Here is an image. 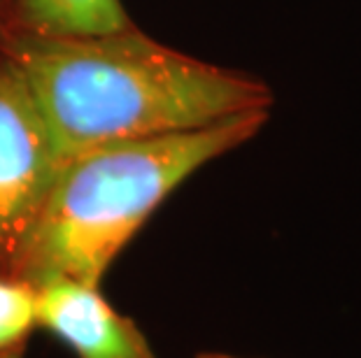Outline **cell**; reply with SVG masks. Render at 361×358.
<instances>
[{
  "label": "cell",
  "instance_id": "cell-1",
  "mask_svg": "<svg viewBox=\"0 0 361 358\" xmlns=\"http://www.w3.org/2000/svg\"><path fill=\"white\" fill-rule=\"evenodd\" d=\"M0 58L28 89L61 161L103 144L271 112L275 101L266 82L166 47L133 24L94 35L7 26Z\"/></svg>",
  "mask_w": 361,
  "mask_h": 358
},
{
  "label": "cell",
  "instance_id": "cell-2",
  "mask_svg": "<svg viewBox=\"0 0 361 358\" xmlns=\"http://www.w3.org/2000/svg\"><path fill=\"white\" fill-rule=\"evenodd\" d=\"M271 112L112 142L61 163L14 272L40 286L54 279L101 284L147 219L180 184L214 158L257 138Z\"/></svg>",
  "mask_w": 361,
  "mask_h": 358
},
{
  "label": "cell",
  "instance_id": "cell-3",
  "mask_svg": "<svg viewBox=\"0 0 361 358\" xmlns=\"http://www.w3.org/2000/svg\"><path fill=\"white\" fill-rule=\"evenodd\" d=\"M61 156L24 82L0 58V272L12 275Z\"/></svg>",
  "mask_w": 361,
  "mask_h": 358
},
{
  "label": "cell",
  "instance_id": "cell-4",
  "mask_svg": "<svg viewBox=\"0 0 361 358\" xmlns=\"http://www.w3.org/2000/svg\"><path fill=\"white\" fill-rule=\"evenodd\" d=\"M37 326L75 358H159L133 324L98 284L54 279L37 286Z\"/></svg>",
  "mask_w": 361,
  "mask_h": 358
},
{
  "label": "cell",
  "instance_id": "cell-5",
  "mask_svg": "<svg viewBox=\"0 0 361 358\" xmlns=\"http://www.w3.org/2000/svg\"><path fill=\"white\" fill-rule=\"evenodd\" d=\"M10 28L47 35H94L130 26L121 0H12Z\"/></svg>",
  "mask_w": 361,
  "mask_h": 358
},
{
  "label": "cell",
  "instance_id": "cell-6",
  "mask_svg": "<svg viewBox=\"0 0 361 358\" xmlns=\"http://www.w3.org/2000/svg\"><path fill=\"white\" fill-rule=\"evenodd\" d=\"M37 328V286L0 272V358H24Z\"/></svg>",
  "mask_w": 361,
  "mask_h": 358
},
{
  "label": "cell",
  "instance_id": "cell-7",
  "mask_svg": "<svg viewBox=\"0 0 361 358\" xmlns=\"http://www.w3.org/2000/svg\"><path fill=\"white\" fill-rule=\"evenodd\" d=\"M10 5L12 0H0V35L5 33L7 21H10Z\"/></svg>",
  "mask_w": 361,
  "mask_h": 358
},
{
  "label": "cell",
  "instance_id": "cell-8",
  "mask_svg": "<svg viewBox=\"0 0 361 358\" xmlns=\"http://www.w3.org/2000/svg\"><path fill=\"white\" fill-rule=\"evenodd\" d=\"M198 358H238V356H228V354H201Z\"/></svg>",
  "mask_w": 361,
  "mask_h": 358
}]
</instances>
